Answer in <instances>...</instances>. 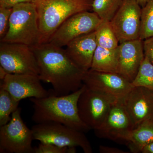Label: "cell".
<instances>
[{"label": "cell", "mask_w": 153, "mask_h": 153, "mask_svg": "<svg viewBox=\"0 0 153 153\" xmlns=\"http://www.w3.org/2000/svg\"><path fill=\"white\" fill-rule=\"evenodd\" d=\"M30 47L38 61L39 78L51 84L55 95H67L82 87L85 72L72 62L63 47L49 43Z\"/></svg>", "instance_id": "cell-1"}, {"label": "cell", "mask_w": 153, "mask_h": 153, "mask_svg": "<svg viewBox=\"0 0 153 153\" xmlns=\"http://www.w3.org/2000/svg\"><path fill=\"white\" fill-rule=\"evenodd\" d=\"M85 88L83 84L78 90L66 95H50L41 98H30L34 111L32 120L36 124L55 122L63 124L83 132L91 130L81 120L78 113L80 94Z\"/></svg>", "instance_id": "cell-2"}, {"label": "cell", "mask_w": 153, "mask_h": 153, "mask_svg": "<svg viewBox=\"0 0 153 153\" xmlns=\"http://www.w3.org/2000/svg\"><path fill=\"white\" fill-rule=\"evenodd\" d=\"M93 0H33L38 16L40 44L49 42L60 25L74 14L92 10Z\"/></svg>", "instance_id": "cell-3"}, {"label": "cell", "mask_w": 153, "mask_h": 153, "mask_svg": "<svg viewBox=\"0 0 153 153\" xmlns=\"http://www.w3.org/2000/svg\"><path fill=\"white\" fill-rule=\"evenodd\" d=\"M1 42L30 47L40 44L38 13L33 2L21 3L12 8L8 30Z\"/></svg>", "instance_id": "cell-4"}, {"label": "cell", "mask_w": 153, "mask_h": 153, "mask_svg": "<svg viewBox=\"0 0 153 153\" xmlns=\"http://www.w3.org/2000/svg\"><path fill=\"white\" fill-rule=\"evenodd\" d=\"M31 129L34 139L41 143L61 147H79L85 153H91L93 151L84 132L63 124L42 123L36 124Z\"/></svg>", "instance_id": "cell-5"}, {"label": "cell", "mask_w": 153, "mask_h": 153, "mask_svg": "<svg viewBox=\"0 0 153 153\" xmlns=\"http://www.w3.org/2000/svg\"><path fill=\"white\" fill-rule=\"evenodd\" d=\"M21 114L19 107L9 122L0 126V153H33V131L24 122Z\"/></svg>", "instance_id": "cell-6"}, {"label": "cell", "mask_w": 153, "mask_h": 153, "mask_svg": "<svg viewBox=\"0 0 153 153\" xmlns=\"http://www.w3.org/2000/svg\"><path fill=\"white\" fill-rule=\"evenodd\" d=\"M0 65L9 74H39L35 54L25 44L1 42Z\"/></svg>", "instance_id": "cell-7"}, {"label": "cell", "mask_w": 153, "mask_h": 153, "mask_svg": "<svg viewBox=\"0 0 153 153\" xmlns=\"http://www.w3.org/2000/svg\"><path fill=\"white\" fill-rule=\"evenodd\" d=\"M117 100L88 88L85 85L77 103L79 117L91 129H97L103 123L111 108Z\"/></svg>", "instance_id": "cell-8"}, {"label": "cell", "mask_w": 153, "mask_h": 153, "mask_svg": "<svg viewBox=\"0 0 153 153\" xmlns=\"http://www.w3.org/2000/svg\"><path fill=\"white\" fill-rule=\"evenodd\" d=\"M102 22L95 13L90 11L74 14L60 25L48 43L65 47L75 38L95 31Z\"/></svg>", "instance_id": "cell-9"}, {"label": "cell", "mask_w": 153, "mask_h": 153, "mask_svg": "<svg viewBox=\"0 0 153 153\" xmlns=\"http://www.w3.org/2000/svg\"><path fill=\"white\" fill-rule=\"evenodd\" d=\"M142 7L137 0H123L110 22L119 43L139 39Z\"/></svg>", "instance_id": "cell-10"}, {"label": "cell", "mask_w": 153, "mask_h": 153, "mask_svg": "<svg viewBox=\"0 0 153 153\" xmlns=\"http://www.w3.org/2000/svg\"><path fill=\"white\" fill-rule=\"evenodd\" d=\"M124 99L117 100L112 105L103 123L94 130L97 136L114 141H124L126 136L134 128Z\"/></svg>", "instance_id": "cell-11"}, {"label": "cell", "mask_w": 153, "mask_h": 153, "mask_svg": "<svg viewBox=\"0 0 153 153\" xmlns=\"http://www.w3.org/2000/svg\"><path fill=\"white\" fill-rule=\"evenodd\" d=\"M82 82L88 88L117 99L124 98L133 87L131 82L117 73L91 69L85 72Z\"/></svg>", "instance_id": "cell-12"}, {"label": "cell", "mask_w": 153, "mask_h": 153, "mask_svg": "<svg viewBox=\"0 0 153 153\" xmlns=\"http://www.w3.org/2000/svg\"><path fill=\"white\" fill-rule=\"evenodd\" d=\"M1 81L0 88L7 91L18 102L27 98H43L52 92L43 87L38 75L8 73Z\"/></svg>", "instance_id": "cell-13"}, {"label": "cell", "mask_w": 153, "mask_h": 153, "mask_svg": "<svg viewBox=\"0 0 153 153\" xmlns=\"http://www.w3.org/2000/svg\"><path fill=\"white\" fill-rule=\"evenodd\" d=\"M117 50V74L131 82L145 57L143 41L137 39L122 42Z\"/></svg>", "instance_id": "cell-14"}, {"label": "cell", "mask_w": 153, "mask_h": 153, "mask_svg": "<svg viewBox=\"0 0 153 153\" xmlns=\"http://www.w3.org/2000/svg\"><path fill=\"white\" fill-rule=\"evenodd\" d=\"M124 102L135 127L145 120L153 119V91L133 87L124 99Z\"/></svg>", "instance_id": "cell-15"}, {"label": "cell", "mask_w": 153, "mask_h": 153, "mask_svg": "<svg viewBox=\"0 0 153 153\" xmlns=\"http://www.w3.org/2000/svg\"><path fill=\"white\" fill-rule=\"evenodd\" d=\"M95 31L72 40L66 46L68 57L78 68L86 72L90 69L97 47Z\"/></svg>", "instance_id": "cell-16"}, {"label": "cell", "mask_w": 153, "mask_h": 153, "mask_svg": "<svg viewBox=\"0 0 153 153\" xmlns=\"http://www.w3.org/2000/svg\"><path fill=\"white\" fill-rule=\"evenodd\" d=\"M124 141L131 152L141 153L144 147L153 142V119L145 120L135 127Z\"/></svg>", "instance_id": "cell-17"}, {"label": "cell", "mask_w": 153, "mask_h": 153, "mask_svg": "<svg viewBox=\"0 0 153 153\" xmlns=\"http://www.w3.org/2000/svg\"><path fill=\"white\" fill-rule=\"evenodd\" d=\"M118 64L117 48L108 49L97 46L90 69L100 72L117 73Z\"/></svg>", "instance_id": "cell-18"}, {"label": "cell", "mask_w": 153, "mask_h": 153, "mask_svg": "<svg viewBox=\"0 0 153 153\" xmlns=\"http://www.w3.org/2000/svg\"><path fill=\"white\" fill-rule=\"evenodd\" d=\"M97 46L104 49H114L118 47L119 41L109 22L102 21L95 31Z\"/></svg>", "instance_id": "cell-19"}, {"label": "cell", "mask_w": 153, "mask_h": 153, "mask_svg": "<svg viewBox=\"0 0 153 153\" xmlns=\"http://www.w3.org/2000/svg\"><path fill=\"white\" fill-rule=\"evenodd\" d=\"M123 0H93L92 10L102 21L110 22Z\"/></svg>", "instance_id": "cell-20"}, {"label": "cell", "mask_w": 153, "mask_h": 153, "mask_svg": "<svg viewBox=\"0 0 153 153\" xmlns=\"http://www.w3.org/2000/svg\"><path fill=\"white\" fill-rule=\"evenodd\" d=\"M131 84L133 87H145L153 91V64L146 57L141 63Z\"/></svg>", "instance_id": "cell-21"}, {"label": "cell", "mask_w": 153, "mask_h": 153, "mask_svg": "<svg viewBox=\"0 0 153 153\" xmlns=\"http://www.w3.org/2000/svg\"><path fill=\"white\" fill-rule=\"evenodd\" d=\"M19 102L14 100L7 91L0 88V126L10 120V115L19 108Z\"/></svg>", "instance_id": "cell-22"}, {"label": "cell", "mask_w": 153, "mask_h": 153, "mask_svg": "<svg viewBox=\"0 0 153 153\" xmlns=\"http://www.w3.org/2000/svg\"><path fill=\"white\" fill-rule=\"evenodd\" d=\"M153 36V0H149L142 7L139 39L143 40Z\"/></svg>", "instance_id": "cell-23"}, {"label": "cell", "mask_w": 153, "mask_h": 153, "mask_svg": "<svg viewBox=\"0 0 153 153\" xmlns=\"http://www.w3.org/2000/svg\"><path fill=\"white\" fill-rule=\"evenodd\" d=\"M75 147H61L50 143H41L34 148L33 153H75Z\"/></svg>", "instance_id": "cell-24"}, {"label": "cell", "mask_w": 153, "mask_h": 153, "mask_svg": "<svg viewBox=\"0 0 153 153\" xmlns=\"http://www.w3.org/2000/svg\"><path fill=\"white\" fill-rule=\"evenodd\" d=\"M12 8L0 7V38L1 40L7 34L8 30L10 17Z\"/></svg>", "instance_id": "cell-25"}, {"label": "cell", "mask_w": 153, "mask_h": 153, "mask_svg": "<svg viewBox=\"0 0 153 153\" xmlns=\"http://www.w3.org/2000/svg\"><path fill=\"white\" fill-rule=\"evenodd\" d=\"M145 57L153 64V36L143 41Z\"/></svg>", "instance_id": "cell-26"}, {"label": "cell", "mask_w": 153, "mask_h": 153, "mask_svg": "<svg viewBox=\"0 0 153 153\" xmlns=\"http://www.w3.org/2000/svg\"><path fill=\"white\" fill-rule=\"evenodd\" d=\"M33 0H0V7L13 8L16 5L22 3L33 2Z\"/></svg>", "instance_id": "cell-27"}, {"label": "cell", "mask_w": 153, "mask_h": 153, "mask_svg": "<svg viewBox=\"0 0 153 153\" xmlns=\"http://www.w3.org/2000/svg\"><path fill=\"white\" fill-rule=\"evenodd\" d=\"M99 151L101 153H128L120 149L105 146H100Z\"/></svg>", "instance_id": "cell-28"}, {"label": "cell", "mask_w": 153, "mask_h": 153, "mask_svg": "<svg viewBox=\"0 0 153 153\" xmlns=\"http://www.w3.org/2000/svg\"><path fill=\"white\" fill-rule=\"evenodd\" d=\"M142 153H153V142L146 146L142 151Z\"/></svg>", "instance_id": "cell-29"}, {"label": "cell", "mask_w": 153, "mask_h": 153, "mask_svg": "<svg viewBox=\"0 0 153 153\" xmlns=\"http://www.w3.org/2000/svg\"><path fill=\"white\" fill-rule=\"evenodd\" d=\"M7 74V71L3 67L0 66V79H1V80H3L4 79L6 75Z\"/></svg>", "instance_id": "cell-30"}, {"label": "cell", "mask_w": 153, "mask_h": 153, "mask_svg": "<svg viewBox=\"0 0 153 153\" xmlns=\"http://www.w3.org/2000/svg\"><path fill=\"white\" fill-rule=\"evenodd\" d=\"M137 1L138 2L139 4L140 5V6L143 7H144L146 4L149 0H137Z\"/></svg>", "instance_id": "cell-31"}]
</instances>
